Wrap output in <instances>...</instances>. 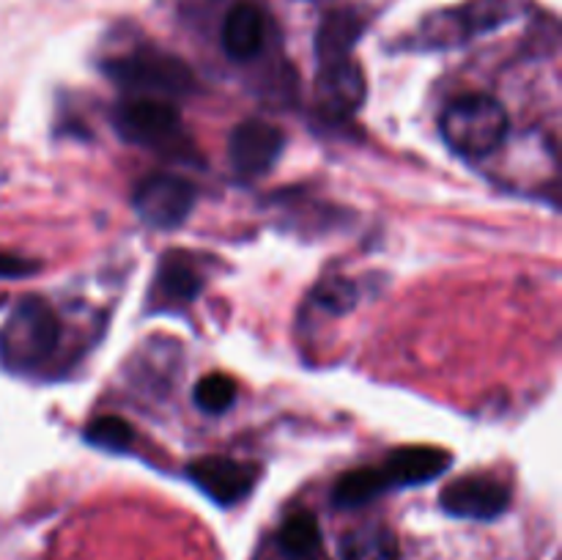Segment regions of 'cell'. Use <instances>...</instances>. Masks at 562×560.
I'll return each instance as SVG.
<instances>
[{
    "label": "cell",
    "mask_w": 562,
    "mask_h": 560,
    "mask_svg": "<svg viewBox=\"0 0 562 560\" xmlns=\"http://www.w3.org/2000/svg\"><path fill=\"white\" fill-rule=\"evenodd\" d=\"M102 71L130 97L176 99L195 91V75L173 53L159 47H137L102 64Z\"/></svg>",
    "instance_id": "2"
},
{
    "label": "cell",
    "mask_w": 562,
    "mask_h": 560,
    "mask_svg": "<svg viewBox=\"0 0 562 560\" xmlns=\"http://www.w3.org/2000/svg\"><path fill=\"white\" fill-rule=\"evenodd\" d=\"M311 302L318 307V311H327L333 313V316H340V313H349L351 307H355L357 285L344 278L324 280V283L313 291Z\"/></svg>",
    "instance_id": "20"
},
{
    "label": "cell",
    "mask_w": 562,
    "mask_h": 560,
    "mask_svg": "<svg viewBox=\"0 0 562 560\" xmlns=\"http://www.w3.org/2000/svg\"><path fill=\"white\" fill-rule=\"evenodd\" d=\"M519 11V0H472L456 11H442L431 20L423 22L417 42L423 47H453V44L470 42L481 33L494 31L514 20Z\"/></svg>",
    "instance_id": "5"
},
{
    "label": "cell",
    "mask_w": 562,
    "mask_h": 560,
    "mask_svg": "<svg viewBox=\"0 0 562 560\" xmlns=\"http://www.w3.org/2000/svg\"><path fill=\"white\" fill-rule=\"evenodd\" d=\"M86 443H91L93 448L108 450V453H124L135 443V428L119 415H99L82 432Z\"/></svg>",
    "instance_id": "18"
},
{
    "label": "cell",
    "mask_w": 562,
    "mask_h": 560,
    "mask_svg": "<svg viewBox=\"0 0 562 560\" xmlns=\"http://www.w3.org/2000/svg\"><path fill=\"white\" fill-rule=\"evenodd\" d=\"M510 500H514L510 483L497 475H464L448 483L439 494L445 514L472 522L497 519L510 508Z\"/></svg>",
    "instance_id": "7"
},
{
    "label": "cell",
    "mask_w": 562,
    "mask_h": 560,
    "mask_svg": "<svg viewBox=\"0 0 562 560\" xmlns=\"http://www.w3.org/2000/svg\"><path fill=\"white\" fill-rule=\"evenodd\" d=\"M187 475L209 500H214L223 508L241 503L256 489L258 481L256 464L231 459V456H203V459H195L187 467Z\"/></svg>",
    "instance_id": "9"
},
{
    "label": "cell",
    "mask_w": 562,
    "mask_h": 560,
    "mask_svg": "<svg viewBox=\"0 0 562 560\" xmlns=\"http://www.w3.org/2000/svg\"><path fill=\"white\" fill-rule=\"evenodd\" d=\"M198 201V190L190 179L179 173H151L143 181H137L135 212L140 214L143 223L151 228H179L192 214Z\"/></svg>",
    "instance_id": "6"
},
{
    "label": "cell",
    "mask_w": 562,
    "mask_h": 560,
    "mask_svg": "<svg viewBox=\"0 0 562 560\" xmlns=\"http://www.w3.org/2000/svg\"><path fill=\"white\" fill-rule=\"evenodd\" d=\"M366 31V16L355 9L329 11L322 20L316 33V55L318 64H329V60L351 58L357 38Z\"/></svg>",
    "instance_id": "14"
},
{
    "label": "cell",
    "mask_w": 562,
    "mask_h": 560,
    "mask_svg": "<svg viewBox=\"0 0 562 560\" xmlns=\"http://www.w3.org/2000/svg\"><path fill=\"white\" fill-rule=\"evenodd\" d=\"M285 132L261 119H247L231 132L228 163L239 179H258L269 173L272 165L283 157Z\"/></svg>",
    "instance_id": "8"
},
{
    "label": "cell",
    "mask_w": 562,
    "mask_h": 560,
    "mask_svg": "<svg viewBox=\"0 0 562 560\" xmlns=\"http://www.w3.org/2000/svg\"><path fill=\"white\" fill-rule=\"evenodd\" d=\"M38 272V264L31 258L11 256V253H0V278L14 280V278H27V275Z\"/></svg>",
    "instance_id": "21"
},
{
    "label": "cell",
    "mask_w": 562,
    "mask_h": 560,
    "mask_svg": "<svg viewBox=\"0 0 562 560\" xmlns=\"http://www.w3.org/2000/svg\"><path fill=\"white\" fill-rule=\"evenodd\" d=\"M274 547L285 560H311L322 552V527L311 511H294L280 525Z\"/></svg>",
    "instance_id": "16"
},
{
    "label": "cell",
    "mask_w": 562,
    "mask_h": 560,
    "mask_svg": "<svg viewBox=\"0 0 562 560\" xmlns=\"http://www.w3.org/2000/svg\"><path fill=\"white\" fill-rule=\"evenodd\" d=\"M340 560H401V541L387 522H368L340 538Z\"/></svg>",
    "instance_id": "15"
},
{
    "label": "cell",
    "mask_w": 562,
    "mask_h": 560,
    "mask_svg": "<svg viewBox=\"0 0 562 560\" xmlns=\"http://www.w3.org/2000/svg\"><path fill=\"white\" fill-rule=\"evenodd\" d=\"M450 467H453V456L445 448H434V445H406V448L393 450L387 456V461L379 467V472H382L390 492V489L423 486V483L445 475Z\"/></svg>",
    "instance_id": "12"
},
{
    "label": "cell",
    "mask_w": 562,
    "mask_h": 560,
    "mask_svg": "<svg viewBox=\"0 0 562 560\" xmlns=\"http://www.w3.org/2000/svg\"><path fill=\"white\" fill-rule=\"evenodd\" d=\"M442 135L453 152L470 159L488 157L508 137V110L492 93H461L445 108Z\"/></svg>",
    "instance_id": "3"
},
{
    "label": "cell",
    "mask_w": 562,
    "mask_h": 560,
    "mask_svg": "<svg viewBox=\"0 0 562 560\" xmlns=\"http://www.w3.org/2000/svg\"><path fill=\"white\" fill-rule=\"evenodd\" d=\"M113 126L126 143L173 163H192L195 146L179 108L168 99L130 97L113 110Z\"/></svg>",
    "instance_id": "1"
},
{
    "label": "cell",
    "mask_w": 562,
    "mask_h": 560,
    "mask_svg": "<svg viewBox=\"0 0 562 560\" xmlns=\"http://www.w3.org/2000/svg\"><path fill=\"white\" fill-rule=\"evenodd\" d=\"M203 283H206L203 272L192 258L181 256V253H168L159 264L157 275H154V285L148 291V311H181L198 300Z\"/></svg>",
    "instance_id": "11"
},
{
    "label": "cell",
    "mask_w": 562,
    "mask_h": 560,
    "mask_svg": "<svg viewBox=\"0 0 562 560\" xmlns=\"http://www.w3.org/2000/svg\"><path fill=\"white\" fill-rule=\"evenodd\" d=\"M318 110L329 121H346L362 108L368 97L366 75L355 58L318 64Z\"/></svg>",
    "instance_id": "10"
},
{
    "label": "cell",
    "mask_w": 562,
    "mask_h": 560,
    "mask_svg": "<svg viewBox=\"0 0 562 560\" xmlns=\"http://www.w3.org/2000/svg\"><path fill=\"white\" fill-rule=\"evenodd\" d=\"M58 340V313L38 296H27L0 327V362L16 373L36 371L55 355Z\"/></svg>",
    "instance_id": "4"
},
{
    "label": "cell",
    "mask_w": 562,
    "mask_h": 560,
    "mask_svg": "<svg viewBox=\"0 0 562 560\" xmlns=\"http://www.w3.org/2000/svg\"><path fill=\"white\" fill-rule=\"evenodd\" d=\"M267 14L261 5L241 0L228 11L223 22V49L231 60H252L267 42Z\"/></svg>",
    "instance_id": "13"
},
{
    "label": "cell",
    "mask_w": 562,
    "mask_h": 560,
    "mask_svg": "<svg viewBox=\"0 0 562 560\" xmlns=\"http://www.w3.org/2000/svg\"><path fill=\"white\" fill-rule=\"evenodd\" d=\"M384 492H387V483H384L379 467H357L335 481L333 503L335 508H360Z\"/></svg>",
    "instance_id": "17"
},
{
    "label": "cell",
    "mask_w": 562,
    "mask_h": 560,
    "mask_svg": "<svg viewBox=\"0 0 562 560\" xmlns=\"http://www.w3.org/2000/svg\"><path fill=\"white\" fill-rule=\"evenodd\" d=\"M236 401V384L225 373H206L195 384V406L209 415H223Z\"/></svg>",
    "instance_id": "19"
}]
</instances>
